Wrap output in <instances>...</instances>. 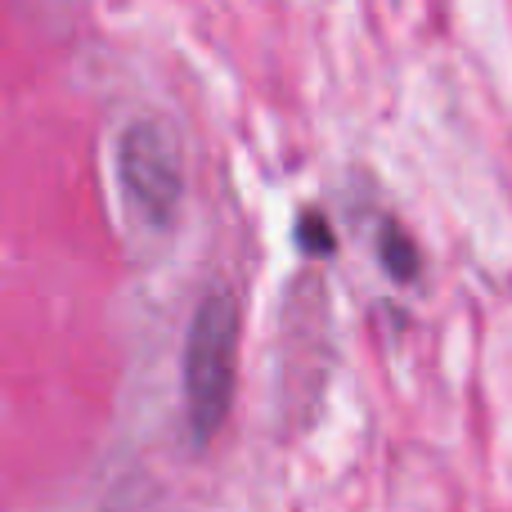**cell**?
I'll list each match as a JSON object with an SVG mask.
<instances>
[{"label":"cell","mask_w":512,"mask_h":512,"mask_svg":"<svg viewBox=\"0 0 512 512\" xmlns=\"http://www.w3.org/2000/svg\"><path fill=\"white\" fill-rule=\"evenodd\" d=\"M297 248L306 256H333L337 234H333V225H328L324 212H301L297 216Z\"/></svg>","instance_id":"cell-4"},{"label":"cell","mask_w":512,"mask_h":512,"mask_svg":"<svg viewBox=\"0 0 512 512\" xmlns=\"http://www.w3.org/2000/svg\"><path fill=\"white\" fill-rule=\"evenodd\" d=\"M117 180L131 212L153 230H167L185 198V162L180 144L158 117H140L117 140Z\"/></svg>","instance_id":"cell-2"},{"label":"cell","mask_w":512,"mask_h":512,"mask_svg":"<svg viewBox=\"0 0 512 512\" xmlns=\"http://www.w3.org/2000/svg\"><path fill=\"white\" fill-rule=\"evenodd\" d=\"M378 265L396 283H414L418 274H423V265H418V243L409 239L396 221H382L378 225Z\"/></svg>","instance_id":"cell-3"},{"label":"cell","mask_w":512,"mask_h":512,"mask_svg":"<svg viewBox=\"0 0 512 512\" xmlns=\"http://www.w3.org/2000/svg\"><path fill=\"white\" fill-rule=\"evenodd\" d=\"M234 369H239V306L225 288H212L198 301L185 337V418L189 441L198 450L230 418Z\"/></svg>","instance_id":"cell-1"}]
</instances>
